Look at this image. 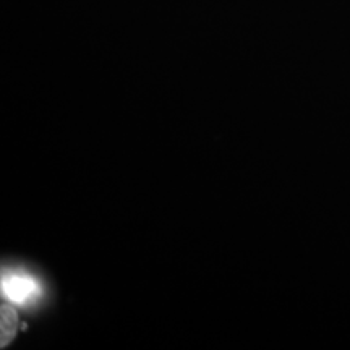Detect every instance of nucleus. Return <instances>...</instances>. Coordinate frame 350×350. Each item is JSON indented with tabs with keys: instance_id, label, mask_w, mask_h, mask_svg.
Listing matches in <instances>:
<instances>
[{
	"instance_id": "obj_1",
	"label": "nucleus",
	"mask_w": 350,
	"mask_h": 350,
	"mask_svg": "<svg viewBox=\"0 0 350 350\" xmlns=\"http://www.w3.org/2000/svg\"><path fill=\"white\" fill-rule=\"evenodd\" d=\"M2 291L10 304L13 301L20 305L28 304L39 294V287L33 278L23 274H3Z\"/></svg>"
},
{
	"instance_id": "obj_2",
	"label": "nucleus",
	"mask_w": 350,
	"mask_h": 350,
	"mask_svg": "<svg viewBox=\"0 0 350 350\" xmlns=\"http://www.w3.org/2000/svg\"><path fill=\"white\" fill-rule=\"evenodd\" d=\"M20 329V318L10 301L0 305V347L5 349L15 339Z\"/></svg>"
}]
</instances>
